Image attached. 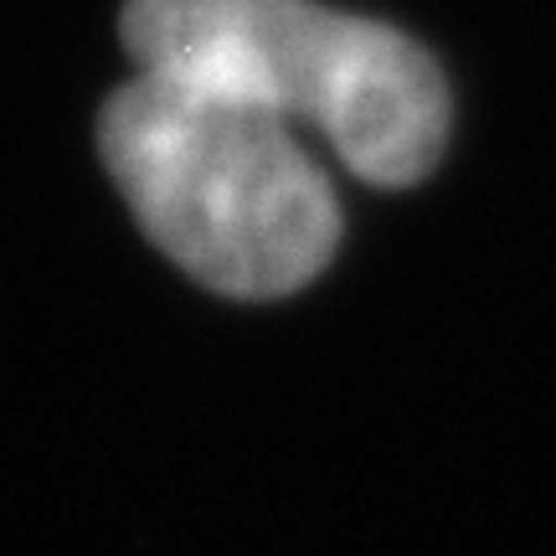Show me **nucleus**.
Returning a JSON list of instances; mask_svg holds the SVG:
<instances>
[{
	"label": "nucleus",
	"mask_w": 556,
	"mask_h": 556,
	"mask_svg": "<svg viewBox=\"0 0 556 556\" xmlns=\"http://www.w3.org/2000/svg\"><path fill=\"white\" fill-rule=\"evenodd\" d=\"M99 155L144 238L212 294L289 299L336 258V186L258 103L135 73L103 103Z\"/></svg>",
	"instance_id": "obj_1"
},
{
	"label": "nucleus",
	"mask_w": 556,
	"mask_h": 556,
	"mask_svg": "<svg viewBox=\"0 0 556 556\" xmlns=\"http://www.w3.org/2000/svg\"><path fill=\"white\" fill-rule=\"evenodd\" d=\"M119 37L139 73L309 124L366 186H417L443 160L448 83L381 21L319 0H124Z\"/></svg>",
	"instance_id": "obj_2"
}]
</instances>
